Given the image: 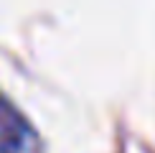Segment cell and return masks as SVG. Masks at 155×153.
Listing matches in <instances>:
<instances>
[{"label": "cell", "mask_w": 155, "mask_h": 153, "mask_svg": "<svg viewBox=\"0 0 155 153\" xmlns=\"http://www.w3.org/2000/svg\"><path fill=\"white\" fill-rule=\"evenodd\" d=\"M0 153H46L31 120L0 94Z\"/></svg>", "instance_id": "obj_1"}]
</instances>
